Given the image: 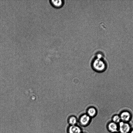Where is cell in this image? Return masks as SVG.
Listing matches in <instances>:
<instances>
[{"mask_svg": "<svg viewBox=\"0 0 133 133\" xmlns=\"http://www.w3.org/2000/svg\"><path fill=\"white\" fill-rule=\"evenodd\" d=\"M92 67L95 71L102 72L106 69L107 65L106 62L102 58H97L93 62Z\"/></svg>", "mask_w": 133, "mask_h": 133, "instance_id": "6da1fadb", "label": "cell"}, {"mask_svg": "<svg viewBox=\"0 0 133 133\" xmlns=\"http://www.w3.org/2000/svg\"><path fill=\"white\" fill-rule=\"evenodd\" d=\"M118 124V132L120 133H130L132 129L129 122L121 121Z\"/></svg>", "mask_w": 133, "mask_h": 133, "instance_id": "7a4b0ae2", "label": "cell"}, {"mask_svg": "<svg viewBox=\"0 0 133 133\" xmlns=\"http://www.w3.org/2000/svg\"><path fill=\"white\" fill-rule=\"evenodd\" d=\"M121 121L129 122L132 117V114L131 112L127 109L122 110L119 114Z\"/></svg>", "mask_w": 133, "mask_h": 133, "instance_id": "3957f363", "label": "cell"}, {"mask_svg": "<svg viewBox=\"0 0 133 133\" xmlns=\"http://www.w3.org/2000/svg\"><path fill=\"white\" fill-rule=\"evenodd\" d=\"M91 117L87 114H83L80 116L79 120V123L83 126H86L90 123Z\"/></svg>", "mask_w": 133, "mask_h": 133, "instance_id": "277c9868", "label": "cell"}, {"mask_svg": "<svg viewBox=\"0 0 133 133\" xmlns=\"http://www.w3.org/2000/svg\"><path fill=\"white\" fill-rule=\"evenodd\" d=\"M106 127L108 131L111 133H115L118 132V124L111 121L107 123Z\"/></svg>", "mask_w": 133, "mask_h": 133, "instance_id": "5b68a950", "label": "cell"}, {"mask_svg": "<svg viewBox=\"0 0 133 133\" xmlns=\"http://www.w3.org/2000/svg\"><path fill=\"white\" fill-rule=\"evenodd\" d=\"M68 133H82L81 128L76 125H70L68 129Z\"/></svg>", "mask_w": 133, "mask_h": 133, "instance_id": "8992f818", "label": "cell"}, {"mask_svg": "<svg viewBox=\"0 0 133 133\" xmlns=\"http://www.w3.org/2000/svg\"><path fill=\"white\" fill-rule=\"evenodd\" d=\"M97 114L96 109L93 107L89 108L87 111V114L90 117L92 118L95 117Z\"/></svg>", "mask_w": 133, "mask_h": 133, "instance_id": "52a82bcc", "label": "cell"}, {"mask_svg": "<svg viewBox=\"0 0 133 133\" xmlns=\"http://www.w3.org/2000/svg\"><path fill=\"white\" fill-rule=\"evenodd\" d=\"M51 4L56 8H59L61 7L63 4V1L62 0H51L50 1Z\"/></svg>", "mask_w": 133, "mask_h": 133, "instance_id": "ba28073f", "label": "cell"}, {"mask_svg": "<svg viewBox=\"0 0 133 133\" xmlns=\"http://www.w3.org/2000/svg\"><path fill=\"white\" fill-rule=\"evenodd\" d=\"M68 121L70 125H75L77 124V120L75 116H72L69 117Z\"/></svg>", "mask_w": 133, "mask_h": 133, "instance_id": "9c48e42d", "label": "cell"}, {"mask_svg": "<svg viewBox=\"0 0 133 133\" xmlns=\"http://www.w3.org/2000/svg\"><path fill=\"white\" fill-rule=\"evenodd\" d=\"M111 121L115 123L118 124L121 121L119 114H116L112 115L111 117Z\"/></svg>", "mask_w": 133, "mask_h": 133, "instance_id": "30bf717a", "label": "cell"}, {"mask_svg": "<svg viewBox=\"0 0 133 133\" xmlns=\"http://www.w3.org/2000/svg\"><path fill=\"white\" fill-rule=\"evenodd\" d=\"M130 133H133V128H132Z\"/></svg>", "mask_w": 133, "mask_h": 133, "instance_id": "8fae6325", "label": "cell"}, {"mask_svg": "<svg viewBox=\"0 0 133 133\" xmlns=\"http://www.w3.org/2000/svg\"><path fill=\"white\" fill-rule=\"evenodd\" d=\"M115 133H120L119 132H115Z\"/></svg>", "mask_w": 133, "mask_h": 133, "instance_id": "7c38bea8", "label": "cell"}]
</instances>
